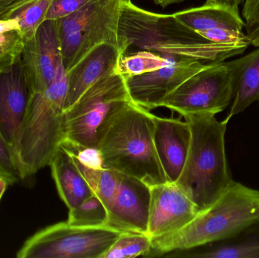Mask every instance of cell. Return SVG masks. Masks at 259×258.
Segmentation results:
<instances>
[{"instance_id": "cell-1", "label": "cell", "mask_w": 259, "mask_h": 258, "mask_svg": "<svg viewBox=\"0 0 259 258\" xmlns=\"http://www.w3.org/2000/svg\"><path fill=\"white\" fill-rule=\"evenodd\" d=\"M132 45L162 56L194 59L205 65L225 62L243 54L247 48L207 40L173 14L149 12L131 0H124L120 12L118 46L125 54Z\"/></svg>"}, {"instance_id": "cell-2", "label": "cell", "mask_w": 259, "mask_h": 258, "mask_svg": "<svg viewBox=\"0 0 259 258\" xmlns=\"http://www.w3.org/2000/svg\"><path fill=\"white\" fill-rule=\"evenodd\" d=\"M154 116L130 101L102 124L97 148L105 168L149 186L167 182L154 143Z\"/></svg>"}, {"instance_id": "cell-3", "label": "cell", "mask_w": 259, "mask_h": 258, "mask_svg": "<svg viewBox=\"0 0 259 258\" xmlns=\"http://www.w3.org/2000/svg\"><path fill=\"white\" fill-rule=\"evenodd\" d=\"M259 224V191L233 181L212 204L201 211L187 226L171 234L152 239L147 257H163L222 242Z\"/></svg>"}, {"instance_id": "cell-4", "label": "cell", "mask_w": 259, "mask_h": 258, "mask_svg": "<svg viewBox=\"0 0 259 258\" xmlns=\"http://www.w3.org/2000/svg\"><path fill=\"white\" fill-rule=\"evenodd\" d=\"M191 132L185 165L177 186L199 212L212 204L234 181L225 151L228 124L211 114L184 117Z\"/></svg>"}, {"instance_id": "cell-5", "label": "cell", "mask_w": 259, "mask_h": 258, "mask_svg": "<svg viewBox=\"0 0 259 258\" xmlns=\"http://www.w3.org/2000/svg\"><path fill=\"white\" fill-rule=\"evenodd\" d=\"M67 91L66 71L61 62L53 83L44 90L30 94L17 151L25 180L50 166L65 142Z\"/></svg>"}, {"instance_id": "cell-6", "label": "cell", "mask_w": 259, "mask_h": 258, "mask_svg": "<svg viewBox=\"0 0 259 258\" xmlns=\"http://www.w3.org/2000/svg\"><path fill=\"white\" fill-rule=\"evenodd\" d=\"M124 0H93L82 9L57 20L62 62L69 71L100 44L118 45L120 12Z\"/></svg>"}, {"instance_id": "cell-7", "label": "cell", "mask_w": 259, "mask_h": 258, "mask_svg": "<svg viewBox=\"0 0 259 258\" xmlns=\"http://www.w3.org/2000/svg\"><path fill=\"white\" fill-rule=\"evenodd\" d=\"M130 101L125 78L118 71L103 77L65 111L63 143L77 149L97 148L102 124Z\"/></svg>"}, {"instance_id": "cell-8", "label": "cell", "mask_w": 259, "mask_h": 258, "mask_svg": "<svg viewBox=\"0 0 259 258\" xmlns=\"http://www.w3.org/2000/svg\"><path fill=\"white\" fill-rule=\"evenodd\" d=\"M121 233L108 227H78L61 222L29 238L16 257L101 258Z\"/></svg>"}, {"instance_id": "cell-9", "label": "cell", "mask_w": 259, "mask_h": 258, "mask_svg": "<svg viewBox=\"0 0 259 258\" xmlns=\"http://www.w3.org/2000/svg\"><path fill=\"white\" fill-rule=\"evenodd\" d=\"M234 83L225 62L211 64L184 81L163 101L161 107L182 117L198 114L216 115L229 106Z\"/></svg>"}, {"instance_id": "cell-10", "label": "cell", "mask_w": 259, "mask_h": 258, "mask_svg": "<svg viewBox=\"0 0 259 258\" xmlns=\"http://www.w3.org/2000/svg\"><path fill=\"white\" fill-rule=\"evenodd\" d=\"M206 65L194 59L181 58L169 66L127 77L130 98L134 104L149 111L161 107L168 95Z\"/></svg>"}, {"instance_id": "cell-11", "label": "cell", "mask_w": 259, "mask_h": 258, "mask_svg": "<svg viewBox=\"0 0 259 258\" xmlns=\"http://www.w3.org/2000/svg\"><path fill=\"white\" fill-rule=\"evenodd\" d=\"M21 62L30 93L47 89L62 62L57 20H47L33 38L24 42Z\"/></svg>"}, {"instance_id": "cell-12", "label": "cell", "mask_w": 259, "mask_h": 258, "mask_svg": "<svg viewBox=\"0 0 259 258\" xmlns=\"http://www.w3.org/2000/svg\"><path fill=\"white\" fill-rule=\"evenodd\" d=\"M149 187L147 234L152 239L178 231L200 212L175 183L166 182Z\"/></svg>"}, {"instance_id": "cell-13", "label": "cell", "mask_w": 259, "mask_h": 258, "mask_svg": "<svg viewBox=\"0 0 259 258\" xmlns=\"http://www.w3.org/2000/svg\"><path fill=\"white\" fill-rule=\"evenodd\" d=\"M150 187L141 180L120 173L119 186L108 212L106 227L124 233L148 231Z\"/></svg>"}, {"instance_id": "cell-14", "label": "cell", "mask_w": 259, "mask_h": 258, "mask_svg": "<svg viewBox=\"0 0 259 258\" xmlns=\"http://www.w3.org/2000/svg\"><path fill=\"white\" fill-rule=\"evenodd\" d=\"M30 97L21 58L11 69L0 73V130L16 154Z\"/></svg>"}, {"instance_id": "cell-15", "label": "cell", "mask_w": 259, "mask_h": 258, "mask_svg": "<svg viewBox=\"0 0 259 258\" xmlns=\"http://www.w3.org/2000/svg\"><path fill=\"white\" fill-rule=\"evenodd\" d=\"M124 55L118 45L105 42L94 47L66 71L68 91L65 112L91 86L103 77L118 71V64Z\"/></svg>"}, {"instance_id": "cell-16", "label": "cell", "mask_w": 259, "mask_h": 258, "mask_svg": "<svg viewBox=\"0 0 259 258\" xmlns=\"http://www.w3.org/2000/svg\"><path fill=\"white\" fill-rule=\"evenodd\" d=\"M191 132L187 121L154 116L153 139L167 182L179 178L190 147Z\"/></svg>"}, {"instance_id": "cell-17", "label": "cell", "mask_w": 259, "mask_h": 258, "mask_svg": "<svg viewBox=\"0 0 259 258\" xmlns=\"http://www.w3.org/2000/svg\"><path fill=\"white\" fill-rule=\"evenodd\" d=\"M232 77L234 97L231 109L224 122L259 101V47L246 56L225 62Z\"/></svg>"}, {"instance_id": "cell-18", "label": "cell", "mask_w": 259, "mask_h": 258, "mask_svg": "<svg viewBox=\"0 0 259 258\" xmlns=\"http://www.w3.org/2000/svg\"><path fill=\"white\" fill-rule=\"evenodd\" d=\"M65 147L71 153L77 168L94 193L103 201L109 212L119 186L120 173L103 166L97 148L76 149Z\"/></svg>"}, {"instance_id": "cell-19", "label": "cell", "mask_w": 259, "mask_h": 258, "mask_svg": "<svg viewBox=\"0 0 259 258\" xmlns=\"http://www.w3.org/2000/svg\"><path fill=\"white\" fill-rule=\"evenodd\" d=\"M58 192L68 210L94 193L70 151L61 145L50 164Z\"/></svg>"}, {"instance_id": "cell-20", "label": "cell", "mask_w": 259, "mask_h": 258, "mask_svg": "<svg viewBox=\"0 0 259 258\" xmlns=\"http://www.w3.org/2000/svg\"><path fill=\"white\" fill-rule=\"evenodd\" d=\"M259 224L222 242H214L185 251H172L167 257L259 258Z\"/></svg>"}, {"instance_id": "cell-21", "label": "cell", "mask_w": 259, "mask_h": 258, "mask_svg": "<svg viewBox=\"0 0 259 258\" xmlns=\"http://www.w3.org/2000/svg\"><path fill=\"white\" fill-rule=\"evenodd\" d=\"M173 15L182 24L199 34L215 29L242 32L246 26L239 12L206 3L199 7L186 9Z\"/></svg>"}, {"instance_id": "cell-22", "label": "cell", "mask_w": 259, "mask_h": 258, "mask_svg": "<svg viewBox=\"0 0 259 258\" xmlns=\"http://www.w3.org/2000/svg\"><path fill=\"white\" fill-rule=\"evenodd\" d=\"M24 38L15 18H0V73L11 69L22 56Z\"/></svg>"}, {"instance_id": "cell-23", "label": "cell", "mask_w": 259, "mask_h": 258, "mask_svg": "<svg viewBox=\"0 0 259 258\" xmlns=\"http://www.w3.org/2000/svg\"><path fill=\"white\" fill-rule=\"evenodd\" d=\"M181 58L182 57L162 56L153 51L141 50L124 54L118 64V71L127 78L173 65Z\"/></svg>"}, {"instance_id": "cell-24", "label": "cell", "mask_w": 259, "mask_h": 258, "mask_svg": "<svg viewBox=\"0 0 259 258\" xmlns=\"http://www.w3.org/2000/svg\"><path fill=\"white\" fill-rule=\"evenodd\" d=\"M108 211L100 198L93 194L81 203L70 209L67 222L78 227H106Z\"/></svg>"}, {"instance_id": "cell-25", "label": "cell", "mask_w": 259, "mask_h": 258, "mask_svg": "<svg viewBox=\"0 0 259 258\" xmlns=\"http://www.w3.org/2000/svg\"><path fill=\"white\" fill-rule=\"evenodd\" d=\"M152 239L146 233L124 232L119 235L101 258L147 257Z\"/></svg>"}, {"instance_id": "cell-26", "label": "cell", "mask_w": 259, "mask_h": 258, "mask_svg": "<svg viewBox=\"0 0 259 258\" xmlns=\"http://www.w3.org/2000/svg\"><path fill=\"white\" fill-rule=\"evenodd\" d=\"M51 3L52 0H33L13 17L19 23L24 42L33 38L41 24L46 21Z\"/></svg>"}, {"instance_id": "cell-27", "label": "cell", "mask_w": 259, "mask_h": 258, "mask_svg": "<svg viewBox=\"0 0 259 258\" xmlns=\"http://www.w3.org/2000/svg\"><path fill=\"white\" fill-rule=\"evenodd\" d=\"M0 178L8 186L17 184L25 180L18 156L12 147L6 142L0 130Z\"/></svg>"}, {"instance_id": "cell-28", "label": "cell", "mask_w": 259, "mask_h": 258, "mask_svg": "<svg viewBox=\"0 0 259 258\" xmlns=\"http://www.w3.org/2000/svg\"><path fill=\"white\" fill-rule=\"evenodd\" d=\"M93 0H52L47 20H59L71 15Z\"/></svg>"}, {"instance_id": "cell-29", "label": "cell", "mask_w": 259, "mask_h": 258, "mask_svg": "<svg viewBox=\"0 0 259 258\" xmlns=\"http://www.w3.org/2000/svg\"><path fill=\"white\" fill-rule=\"evenodd\" d=\"M242 15L246 23V30L258 24L259 0H245Z\"/></svg>"}, {"instance_id": "cell-30", "label": "cell", "mask_w": 259, "mask_h": 258, "mask_svg": "<svg viewBox=\"0 0 259 258\" xmlns=\"http://www.w3.org/2000/svg\"><path fill=\"white\" fill-rule=\"evenodd\" d=\"M33 0H0V18H13L21 9Z\"/></svg>"}, {"instance_id": "cell-31", "label": "cell", "mask_w": 259, "mask_h": 258, "mask_svg": "<svg viewBox=\"0 0 259 258\" xmlns=\"http://www.w3.org/2000/svg\"><path fill=\"white\" fill-rule=\"evenodd\" d=\"M245 0H207L206 4L215 5L231 10L239 12V6Z\"/></svg>"}, {"instance_id": "cell-32", "label": "cell", "mask_w": 259, "mask_h": 258, "mask_svg": "<svg viewBox=\"0 0 259 258\" xmlns=\"http://www.w3.org/2000/svg\"><path fill=\"white\" fill-rule=\"evenodd\" d=\"M251 45L259 47V24L246 30Z\"/></svg>"}, {"instance_id": "cell-33", "label": "cell", "mask_w": 259, "mask_h": 258, "mask_svg": "<svg viewBox=\"0 0 259 258\" xmlns=\"http://www.w3.org/2000/svg\"><path fill=\"white\" fill-rule=\"evenodd\" d=\"M184 0H154L155 4L161 6L162 8L167 7L170 5L175 4V3H180L184 2Z\"/></svg>"}, {"instance_id": "cell-34", "label": "cell", "mask_w": 259, "mask_h": 258, "mask_svg": "<svg viewBox=\"0 0 259 258\" xmlns=\"http://www.w3.org/2000/svg\"><path fill=\"white\" fill-rule=\"evenodd\" d=\"M7 186L8 184L6 182L3 180V179L0 178V201H1L2 198H3L6 189H7Z\"/></svg>"}]
</instances>
